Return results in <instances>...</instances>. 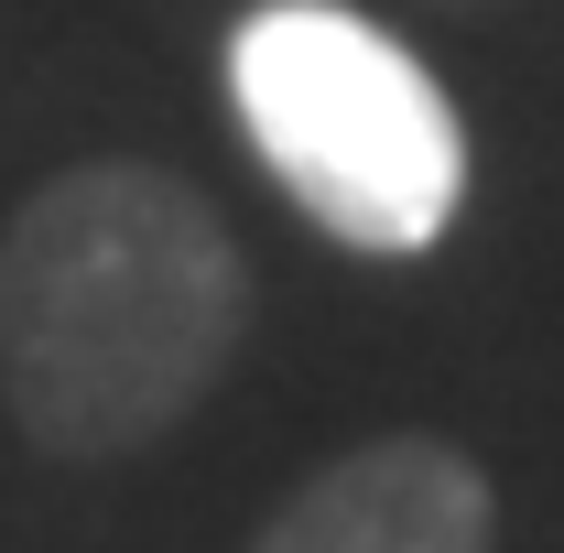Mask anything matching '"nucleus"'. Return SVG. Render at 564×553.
Returning <instances> with one entry per match:
<instances>
[{
    "label": "nucleus",
    "instance_id": "obj_1",
    "mask_svg": "<svg viewBox=\"0 0 564 553\" xmlns=\"http://www.w3.org/2000/svg\"><path fill=\"white\" fill-rule=\"evenodd\" d=\"M239 337L250 261L163 163H66L0 228V402L66 467L163 445Z\"/></svg>",
    "mask_w": 564,
    "mask_h": 553
},
{
    "label": "nucleus",
    "instance_id": "obj_2",
    "mask_svg": "<svg viewBox=\"0 0 564 553\" xmlns=\"http://www.w3.org/2000/svg\"><path fill=\"white\" fill-rule=\"evenodd\" d=\"M228 109L272 185L326 239L413 261L456 228L467 196V131L445 87L402 55L369 11L337 0H261L228 33Z\"/></svg>",
    "mask_w": 564,
    "mask_h": 553
},
{
    "label": "nucleus",
    "instance_id": "obj_3",
    "mask_svg": "<svg viewBox=\"0 0 564 553\" xmlns=\"http://www.w3.org/2000/svg\"><path fill=\"white\" fill-rule=\"evenodd\" d=\"M250 553H499V488L445 434H380L315 467Z\"/></svg>",
    "mask_w": 564,
    "mask_h": 553
}]
</instances>
